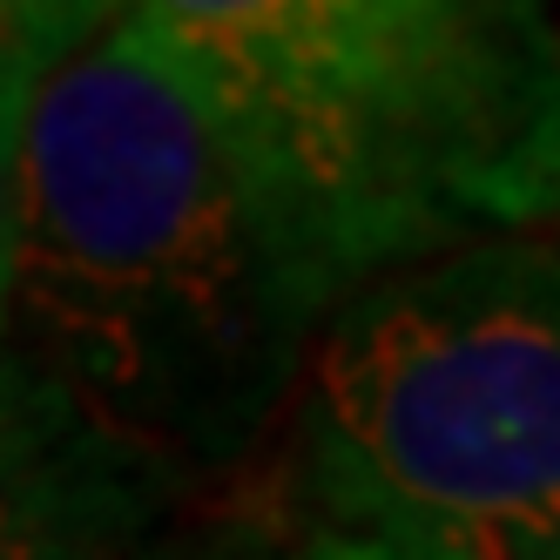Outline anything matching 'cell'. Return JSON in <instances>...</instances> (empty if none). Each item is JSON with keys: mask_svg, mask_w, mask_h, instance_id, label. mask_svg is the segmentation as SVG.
Wrapping results in <instances>:
<instances>
[{"mask_svg": "<svg viewBox=\"0 0 560 560\" xmlns=\"http://www.w3.org/2000/svg\"><path fill=\"white\" fill-rule=\"evenodd\" d=\"M230 560V553H223ZM264 560H459V553H425V547H392L365 534H284Z\"/></svg>", "mask_w": 560, "mask_h": 560, "instance_id": "8992f818", "label": "cell"}, {"mask_svg": "<svg viewBox=\"0 0 560 560\" xmlns=\"http://www.w3.org/2000/svg\"><path fill=\"white\" fill-rule=\"evenodd\" d=\"M270 425L291 534L560 560V223L338 298Z\"/></svg>", "mask_w": 560, "mask_h": 560, "instance_id": "3957f363", "label": "cell"}, {"mask_svg": "<svg viewBox=\"0 0 560 560\" xmlns=\"http://www.w3.org/2000/svg\"><path fill=\"white\" fill-rule=\"evenodd\" d=\"M149 560H189V553H183V547H170V540H163V547H155V553H149Z\"/></svg>", "mask_w": 560, "mask_h": 560, "instance_id": "52a82bcc", "label": "cell"}, {"mask_svg": "<svg viewBox=\"0 0 560 560\" xmlns=\"http://www.w3.org/2000/svg\"><path fill=\"white\" fill-rule=\"evenodd\" d=\"M108 8H61V0H0V325H8V270L21 217V136L42 74L82 42Z\"/></svg>", "mask_w": 560, "mask_h": 560, "instance_id": "5b68a950", "label": "cell"}, {"mask_svg": "<svg viewBox=\"0 0 560 560\" xmlns=\"http://www.w3.org/2000/svg\"><path fill=\"white\" fill-rule=\"evenodd\" d=\"M189 472L0 351V560H149Z\"/></svg>", "mask_w": 560, "mask_h": 560, "instance_id": "277c9868", "label": "cell"}, {"mask_svg": "<svg viewBox=\"0 0 560 560\" xmlns=\"http://www.w3.org/2000/svg\"><path fill=\"white\" fill-rule=\"evenodd\" d=\"M311 325L223 142L108 8L27 108L0 351L196 479L270 432Z\"/></svg>", "mask_w": 560, "mask_h": 560, "instance_id": "7a4b0ae2", "label": "cell"}, {"mask_svg": "<svg viewBox=\"0 0 560 560\" xmlns=\"http://www.w3.org/2000/svg\"><path fill=\"white\" fill-rule=\"evenodd\" d=\"M325 317L338 298L560 223V27L534 0H142Z\"/></svg>", "mask_w": 560, "mask_h": 560, "instance_id": "6da1fadb", "label": "cell"}]
</instances>
